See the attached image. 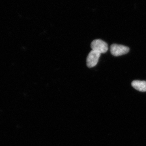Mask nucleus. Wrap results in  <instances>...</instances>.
I'll list each match as a JSON object with an SVG mask.
<instances>
[{"mask_svg":"<svg viewBox=\"0 0 146 146\" xmlns=\"http://www.w3.org/2000/svg\"><path fill=\"white\" fill-rule=\"evenodd\" d=\"M91 46L92 50L101 54L107 52L108 49L107 43L99 39L94 40L91 42Z\"/></svg>","mask_w":146,"mask_h":146,"instance_id":"obj_1","label":"nucleus"},{"mask_svg":"<svg viewBox=\"0 0 146 146\" xmlns=\"http://www.w3.org/2000/svg\"><path fill=\"white\" fill-rule=\"evenodd\" d=\"M129 47L121 45L113 44L110 46V51L112 55L115 56L126 54L129 52Z\"/></svg>","mask_w":146,"mask_h":146,"instance_id":"obj_2","label":"nucleus"},{"mask_svg":"<svg viewBox=\"0 0 146 146\" xmlns=\"http://www.w3.org/2000/svg\"><path fill=\"white\" fill-rule=\"evenodd\" d=\"M101 54L92 50L88 54L86 59V65L89 68L95 67L98 64Z\"/></svg>","mask_w":146,"mask_h":146,"instance_id":"obj_3","label":"nucleus"},{"mask_svg":"<svg viewBox=\"0 0 146 146\" xmlns=\"http://www.w3.org/2000/svg\"><path fill=\"white\" fill-rule=\"evenodd\" d=\"M131 85L133 88L141 92L146 91V81L141 80H133L131 82Z\"/></svg>","mask_w":146,"mask_h":146,"instance_id":"obj_4","label":"nucleus"}]
</instances>
